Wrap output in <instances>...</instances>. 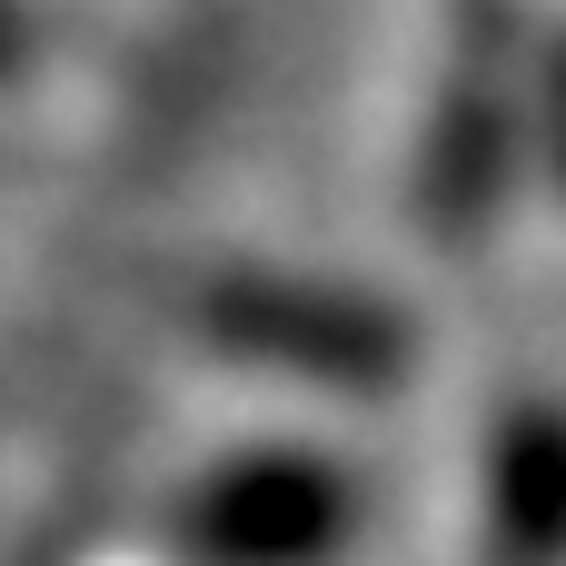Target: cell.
<instances>
[{
  "mask_svg": "<svg viewBox=\"0 0 566 566\" xmlns=\"http://www.w3.org/2000/svg\"><path fill=\"white\" fill-rule=\"evenodd\" d=\"M199 328L239 358L298 368V378H338V388H388L408 368V328L348 289H308V279H219L199 298Z\"/></svg>",
  "mask_w": 566,
  "mask_h": 566,
  "instance_id": "cell-1",
  "label": "cell"
},
{
  "mask_svg": "<svg viewBox=\"0 0 566 566\" xmlns=\"http://www.w3.org/2000/svg\"><path fill=\"white\" fill-rule=\"evenodd\" d=\"M348 527H358V497H348L338 468H318V458H239L189 497L179 547L209 566H318L348 547Z\"/></svg>",
  "mask_w": 566,
  "mask_h": 566,
  "instance_id": "cell-2",
  "label": "cell"
},
{
  "mask_svg": "<svg viewBox=\"0 0 566 566\" xmlns=\"http://www.w3.org/2000/svg\"><path fill=\"white\" fill-rule=\"evenodd\" d=\"M488 527H497V557L507 566L566 557V418L557 408L507 418L497 468H488Z\"/></svg>",
  "mask_w": 566,
  "mask_h": 566,
  "instance_id": "cell-3",
  "label": "cell"
},
{
  "mask_svg": "<svg viewBox=\"0 0 566 566\" xmlns=\"http://www.w3.org/2000/svg\"><path fill=\"white\" fill-rule=\"evenodd\" d=\"M20 60H30V20L0 0V70H20Z\"/></svg>",
  "mask_w": 566,
  "mask_h": 566,
  "instance_id": "cell-4",
  "label": "cell"
}]
</instances>
